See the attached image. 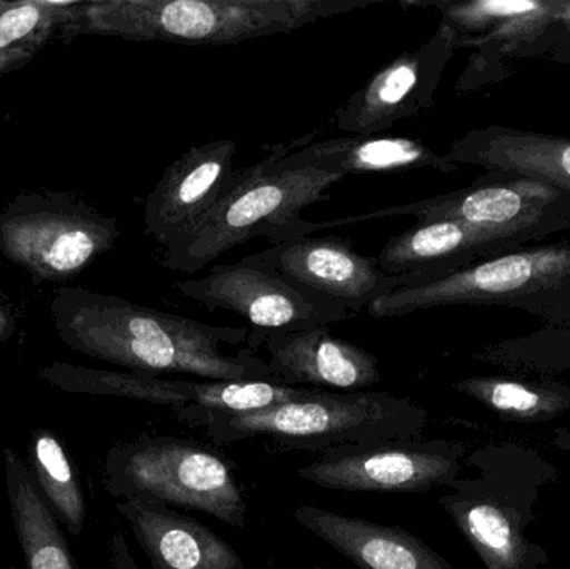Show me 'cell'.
<instances>
[{
	"label": "cell",
	"mask_w": 570,
	"mask_h": 569,
	"mask_svg": "<svg viewBox=\"0 0 570 569\" xmlns=\"http://www.w3.org/2000/svg\"><path fill=\"white\" fill-rule=\"evenodd\" d=\"M50 307L67 346L132 373L277 383L267 361L247 347L250 327L213 326L77 287L57 291Z\"/></svg>",
	"instance_id": "obj_1"
},
{
	"label": "cell",
	"mask_w": 570,
	"mask_h": 569,
	"mask_svg": "<svg viewBox=\"0 0 570 569\" xmlns=\"http://www.w3.org/2000/svg\"><path fill=\"white\" fill-rule=\"evenodd\" d=\"M464 468L474 474L455 478L439 504L485 569L548 567V551L525 531L535 520L539 494L561 477L558 468L535 448L519 443L469 451Z\"/></svg>",
	"instance_id": "obj_2"
},
{
	"label": "cell",
	"mask_w": 570,
	"mask_h": 569,
	"mask_svg": "<svg viewBox=\"0 0 570 569\" xmlns=\"http://www.w3.org/2000/svg\"><path fill=\"white\" fill-rule=\"evenodd\" d=\"M183 423L199 428L216 444L271 438L288 450L324 453L334 448L421 440L429 413L405 398L375 391L321 390L307 400L249 413L204 408L176 410Z\"/></svg>",
	"instance_id": "obj_3"
},
{
	"label": "cell",
	"mask_w": 570,
	"mask_h": 569,
	"mask_svg": "<svg viewBox=\"0 0 570 569\" xmlns=\"http://www.w3.org/2000/svg\"><path fill=\"white\" fill-rule=\"evenodd\" d=\"M381 0H106L86 3L67 26L76 33L184 46H230L292 32Z\"/></svg>",
	"instance_id": "obj_4"
},
{
	"label": "cell",
	"mask_w": 570,
	"mask_h": 569,
	"mask_svg": "<svg viewBox=\"0 0 570 569\" xmlns=\"http://www.w3.org/2000/svg\"><path fill=\"white\" fill-rule=\"evenodd\" d=\"M341 173L276 166V150L263 163L236 170L229 186L209 213L173 247L166 249L164 266L194 274L214 259L253 237L273 244L301 237V210L327 199V189Z\"/></svg>",
	"instance_id": "obj_5"
},
{
	"label": "cell",
	"mask_w": 570,
	"mask_h": 569,
	"mask_svg": "<svg viewBox=\"0 0 570 569\" xmlns=\"http://www.w3.org/2000/svg\"><path fill=\"white\" fill-rule=\"evenodd\" d=\"M104 488L114 500L147 498L246 530L247 501L223 457L196 441L140 436L110 448Z\"/></svg>",
	"instance_id": "obj_6"
},
{
	"label": "cell",
	"mask_w": 570,
	"mask_h": 569,
	"mask_svg": "<svg viewBox=\"0 0 570 569\" xmlns=\"http://www.w3.org/2000/svg\"><path fill=\"white\" fill-rule=\"evenodd\" d=\"M117 237L116 219L56 194H23L0 214V249L39 279L73 276Z\"/></svg>",
	"instance_id": "obj_7"
},
{
	"label": "cell",
	"mask_w": 570,
	"mask_h": 569,
	"mask_svg": "<svg viewBox=\"0 0 570 569\" xmlns=\"http://www.w3.org/2000/svg\"><path fill=\"white\" fill-rule=\"evenodd\" d=\"M469 447L459 441H385L334 448L297 477L315 487L348 493H425L448 488L464 470Z\"/></svg>",
	"instance_id": "obj_8"
},
{
	"label": "cell",
	"mask_w": 570,
	"mask_h": 569,
	"mask_svg": "<svg viewBox=\"0 0 570 569\" xmlns=\"http://www.w3.org/2000/svg\"><path fill=\"white\" fill-rule=\"evenodd\" d=\"M176 287L207 310L239 314L256 333H292L355 316L341 304L247 257L213 267L200 279L179 281Z\"/></svg>",
	"instance_id": "obj_9"
},
{
	"label": "cell",
	"mask_w": 570,
	"mask_h": 569,
	"mask_svg": "<svg viewBox=\"0 0 570 569\" xmlns=\"http://www.w3.org/2000/svg\"><path fill=\"white\" fill-rule=\"evenodd\" d=\"M570 277V246H546L492 257L419 286L379 297L368 316L399 317L432 307L519 300L561 286Z\"/></svg>",
	"instance_id": "obj_10"
},
{
	"label": "cell",
	"mask_w": 570,
	"mask_h": 569,
	"mask_svg": "<svg viewBox=\"0 0 570 569\" xmlns=\"http://www.w3.org/2000/svg\"><path fill=\"white\" fill-rule=\"evenodd\" d=\"M39 376L70 394L129 398L180 408H204L224 413H249L277 404L307 400L321 390L292 387L269 381H184L166 380L142 373L94 370L53 363L43 366Z\"/></svg>",
	"instance_id": "obj_11"
},
{
	"label": "cell",
	"mask_w": 570,
	"mask_h": 569,
	"mask_svg": "<svg viewBox=\"0 0 570 569\" xmlns=\"http://www.w3.org/2000/svg\"><path fill=\"white\" fill-rule=\"evenodd\" d=\"M247 259L273 267L355 316L379 297L417 284L414 274H385L377 257L362 256L342 237H297L273 244Z\"/></svg>",
	"instance_id": "obj_12"
},
{
	"label": "cell",
	"mask_w": 570,
	"mask_h": 569,
	"mask_svg": "<svg viewBox=\"0 0 570 569\" xmlns=\"http://www.w3.org/2000/svg\"><path fill=\"white\" fill-rule=\"evenodd\" d=\"M454 40L455 33L442 26L428 43L382 67L338 107L334 126L342 133L371 136L428 109Z\"/></svg>",
	"instance_id": "obj_13"
},
{
	"label": "cell",
	"mask_w": 570,
	"mask_h": 569,
	"mask_svg": "<svg viewBox=\"0 0 570 569\" xmlns=\"http://www.w3.org/2000/svg\"><path fill=\"white\" fill-rule=\"evenodd\" d=\"M564 196L561 190L539 183V180L521 179L509 184H489V186H471L444 196L405 206L385 207L368 214L342 217L328 223H308L305 220L304 236L325 229V227L347 226L364 220L384 219L394 216H414L419 223L434 220H459L484 227H511L518 224L546 223L549 209Z\"/></svg>",
	"instance_id": "obj_14"
},
{
	"label": "cell",
	"mask_w": 570,
	"mask_h": 569,
	"mask_svg": "<svg viewBox=\"0 0 570 569\" xmlns=\"http://www.w3.org/2000/svg\"><path fill=\"white\" fill-rule=\"evenodd\" d=\"M546 227H549L548 223L511 227L474 226L459 220L419 223L382 247L377 256L379 267L392 276L414 274L417 276L415 286H419L471 266L479 257L502 247L524 243Z\"/></svg>",
	"instance_id": "obj_15"
},
{
	"label": "cell",
	"mask_w": 570,
	"mask_h": 569,
	"mask_svg": "<svg viewBox=\"0 0 570 569\" xmlns=\"http://www.w3.org/2000/svg\"><path fill=\"white\" fill-rule=\"evenodd\" d=\"M236 153L237 144L223 139L190 147L174 160L147 197L146 233L166 249L179 243L229 186Z\"/></svg>",
	"instance_id": "obj_16"
},
{
	"label": "cell",
	"mask_w": 570,
	"mask_h": 569,
	"mask_svg": "<svg viewBox=\"0 0 570 569\" xmlns=\"http://www.w3.org/2000/svg\"><path fill=\"white\" fill-rule=\"evenodd\" d=\"M247 347L269 353L271 371L284 386L314 390L365 391L381 383L379 360L357 344L335 337L328 326L292 333H256L250 330Z\"/></svg>",
	"instance_id": "obj_17"
},
{
	"label": "cell",
	"mask_w": 570,
	"mask_h": 569,
	"mask_svg": "<svg viewBox=\"0 0 570 569\" xmlns=\"http://www.w3.org/2000/svg\"><path fill=\"white\" fill-rule=\"evenodd\" d=\"M153 569H246L226 540L174 508L147 498L116 500Z\"/></svg>",
	"instance_id": "obj_18"
},
{
	"label": "cell",
	"mask_w": 570,
	"mask_h": 569,
	"mask_svg": "<svg viewBox=\"0 0 570 569\" xmlns=\"http://www.w3.org/2000/svg\"><path fill=\"white\" fill-rule=\"evenodd\" d=\"M292 517L361 569H455L424 541L399 527L308 504L295 508Z\"/></svg>",
	"instance_id": "obj_19"
},
{
	"label": "cell",
	"mask_w": 570,
	"mask_h": 569,
	"mask_svg": "<svg viewBox=\"0 0 570 569\" xmlns=\"http://www.w3.org/2000/svg\"><path fill=\"white\" fill-rule=\"evenodd\" d=\"M449 163L474 164L492 173L518 174L570 194V139L551 134L488 127L452 144Z\"/></svg>",
	"instance_id": "obj_20"
},
{
	"label": "cell",
	"mask_w": 570,
	"mask_h": 569,
	"mask_svg": "<svg viewBox=\"0 0 570 569\" xmlns=\"http://www.w3.org/2000/svg\"><path fill=\"white\" fill-rule=\"evenodd\" d=\"M276 166L283 169L317 167L335 170L342 176L352 173H404L424 167L442 173L455 169V164L438 156L421 140L379 134L338 137L304 146L291 154L279 146L276 147Z\"/></svg>",
	"instance_id": "obj_21"
},
{
	"label": "cell",
	"mask_w": 570,
	"mask_h": 569,
	"mask_svg": "<svg viewBox=\"0 0 570 569\" xmlns=\"http://www.w3.org/2000/svg\"><path fill=\"white\" fill-rule=\"evenodd\" d=\"M3 468L10 514L26 569H80L29 467L12 448L3 450Z\"/></svg>",
	"instance_id": "obj_22"
},
{
	"label": "cell",
	"mask_w": 570,
	"mask_h": 569,
	"mask_svg": "<svg viewBox=\"0 0 570 569\" xmlns=\"http://www.w3.org/2000/svg\"><path fill=\"white\" fill-rule=\"evenodd\" d=\"M454 387L509 423H548L570 410V387L558 383L479 376Z\"/></svg>",
	"instance_id": "obj_23"
},
{
	"label": "cell",
	"mask_w": 570,
	"mask_h": 569,
	"mask_svg": "<svg viewBox=\"0 0 570 569\" xmlns=\"http://www.w3.org/2000/svg\"><path fill=\"white\" fill-rule=\"evenodd\" d=\"M27 467L60 527L66 528L72 537H79L87 514L82 483L53 431L46 428L32 431Z\"/></svg>",
	"instance_id": "obj_24"
},
{
	"label": "cell",
	"mask_w": 570,
	"mask_h": 569,
	"mask_svg": "<svg viewBox=\"0 0 570 569\" xmlns=\"http://www.w3.org/2000/svg\"><path fill=\"white\" fill-rule=\"evenodd\" d=\"M69 7V3L23 2L3 10L0 13V52L20 49L39 52L53 27L66 29L76 20L79 7L72 10Z\"/></svg>",
	"instance_id": "obj_25"
},
{
	"label": "cell",
	"mask_w": 570,
	"mask_h": 569,
	"mask_svg": "<svg viewBox=\"0 0 570 569\" xmlns=\"http://www.w3.org/2000/svg\"><path fill=\"white\" fill-rule=\"evenodd\" d=\"M444 13V26L452 32L484 29L492 20L514 19L531 16L546 9V3L525 2V0H479L468 3H434Z\"/></svg>",
	"instance_id": "obj_26"
},
{
	"label": "cell",
	"mask_w": 570,
	"mask_h": 569,
	"mask_svg": "<svg viewBox=\"0 0 570 569\" xmlns=\"http://www.w3.org/2000/svg\"><path fill=\"white\" fill-rule=\"evenodd\" d=\"M110 567L112 569H139L122 531H116L110 538Z\"/></svg>",
	"instance_id": "obj_27"
},
{
	"label": "cell",
	"mask_w": 570,
	"mask_h": 569,
	"mask_svg": "<svg viewBox=\"0 0 570 569\" xmlns=\"http://www.w3.org/2000/svg\"><path fill=\"white\" fill-rule=\"evenodd\" d=\"M36 52L30 50H9V52H0V73L9 72V70L19 69L23 63L29 62Z\"/></svg>",
	"instance_id": "obj_28"
},
{
	"label": "cell",
	"mask_w": 570,
	"mask_h": 569,
	"mask_svg": "<svg viewBox=\"0 0 570 569\" xmlns=\"http://www.w3.org/2000/svg\"><path fill=\"white\" fill-rule=\"evenodd\" d=\"M13 331H16V326H13L12 317H10V314L7 313V311H3L2 307H0V343L12 337Z\"/></svg>",
	"instance_id": "obj_29"
},
{
	"label": "cell",
	"mask_w": 570,
	"mask_h": 569,
	"mask_svg": "<svg viewBox=\"0 0 570 569\" xmlns=\"http://www.w3.org/2000/svg\"><path fill=\"white\" fill-rule=\"evenodd\" d=\"M554 444L559 450L570 454V431L568 428H558L554 431Z\"/></svg>",
	"instance_id": "obj_30"
}]
</instances>
